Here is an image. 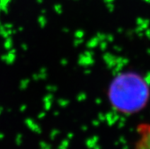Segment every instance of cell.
<instances>
[{"mask_svg": "<svg viewBox=\"0 0 150 149\" xmlns=\"http://www.w3.org/2000/svg\"><path fill=\"white\" fill-rule=\"evenodd\" d=\"M137 148L150 149V124H142L138 127V138L135 141Z\"/></svg>", "mask_w": 150, "mask_h": 149, "instance_id": "cell-1", "label": "cell"}]
</instances>
